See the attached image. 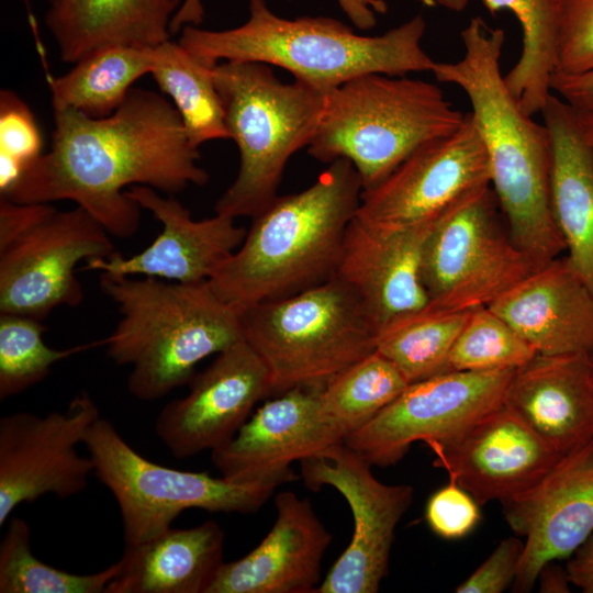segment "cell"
<instances>
[{
  "label": "cell",
  "instance_id": "6da1fadb",
  "mask_svg": "<svg viewBox=\"0 0 593 593\" xmlns=\"http://www.w3.org/2000/svg\"><path fill=\"white\" fill-rule=\"evenodd\" d=\"M53 113L49 150L1 197L18 203L72 201L111 236L128 238L141 221L128 186L174 195L209 181L177 110L154 91L133 88L105 118L69 108Z\"/></svg>",
  "mask_w": 593,
  "mask_h": 593
},
{
  "label": "cell",
  "instance_id": "7a4b0ae2",
  "mask_svg": "<svg viewBox=\"0 0 593 593\" xmlns=\"http://www.w3.org/2000/svg\"><path fill=\"white\" fill-rule=\"evenodd\" d=\"M460 35L462 57L454 63L436 61L432 72L468 97L507 231L539 268L564 250L550 201L549 131L524 111L505 83L501 71L504 31L474 16Z\"/></svg>",
  "mask_w": 593,
  "mask_h": 593
},
{
  "label": "cell",
  "instance_id": "3957f363",
  "mask_svg": "<svg viewBox=\"0 0 593 593\" xmlns=\"http://www.w3.org/2000/svg\"><path fill=\"white\" fill-rule=\"evenodd\" d=\"M361 193L353 164L337 159L309 188L277 197L251 217L240 246L208 280L211 289L242 312L329 280Z\"/></svg>",
  "mask_w": 593,
  "mask_h": 593
},
{
  "label": "cell",
  "instance_id": "277c9868",
  "mask_svg": "<svg viewBox=\"0 0 593 593\" xmlns=\"http://www.w3.org/2000/svg\"><path fill=\"white\" fill-rule=\"evenodd\" d=\"M425 30L426 21L417 14L381 35H361L333 18L286 19L265 0H248V18L239 26L213 31L187 25L178 42L206 65L235 60L278 66L327 94L368 74L432 71L436 61L422 46Z\"/></svg>",
  "mask_w": 593,
  "mask_h": 593
},
{
  "label": "cell",
  "instance_id": "5b68a950",
  "mask_svg": "<svg viewBox=\"0 0 593 593\" xmlns=\"http://www.w3.org/2000/svg\"><path fill=\"white\" fill-rule=\"evenodd\" d=\"M100 289L121 314L102 346L116 365L131 367L127 389L136 399L158 400L189 383L200 361L243 338L240 312L208 281L100 272Z\"/></svg>",
  "mask_w": 593,
  "mask_h": 593
},
{
  "label": "cell",
  "instance_id": "8992f818",
  "mask_svg": "<svg viewBox=\"0 0 593 593\" xmlns=\"http://www.w3.org/2000/svg\"><path fill=\"white\" fill-rule=\"evenodd\" d=\"M465 116L435 83L368 74L326 94L307 152L322 163H351L365 191L423 145L458 130Z\"/></svg>",
  "mask_w": 593,
  "mask_h": 593
},
{
  "label": "cell",
  "instance_id": "52a82bcc",
  "mask_svg": "<svg viewBox=\"0 0 593 593\" xmlns=\"http://www.w3.org/2000/svg\"><path fill=\"white\" fill-rule=\"evenodd\" d=\"M213 77L230 138L239 152L237 176L214 211L254 217L278 197L291 156L313 139L326 94L296 79L283 82L262 63L220 61Z\"/></svg>",
  "mask_w": 593,
  "mask_h": 593
},
{
  "label": "cell",
  "instance_id": "ba28073f",
  "mask_svg": "<svg viewBox=\"0 0 593 593\" xmlns=\"http://www.w3.org/2000/svg\"><path fill=\"white\" fill-rule=\"evenodd\" d=\"M243 338L266 365L271 393L323 388L376 349V329L355 292L336 276L240 312Z\"/></svg>",
  "mask_w": 593,
  "mask_h": 593
},
{
  "label": "cell",
  "instance_id": "9c48e42d",
  "mask_svg": "<svg viewBox=\"0 0 593 593\" xmlns=\"http://www.w3.org/2000/svg\"><path fill=\"white\" fill-rule=\"evenodd\" d=\"M83 445L93 463V474L118 503L125 547L158 536L190 508L211 513L256 512L278 486L298 480L292 471L236 482L158 465L138 454L103 417L88 429Z\"/></svg>",
  "mask_w": 593,
  "mask_h": 593
},
{
  "label": "cell",
  "instance_id": "30bf717a",
  "mask_svg": "<svg viewBox=\"0 0 593 593\" xmlns=\"http://www.w3.org/2000/svg\"><path fill=\"white\" fill-rule=\"evenodd\" d=\"M496 206L486 186L433 224L423 253L430 305L455 312L488 306L538 268L501 227Z\"/></svg>",
  "mask_w": 593,
  "mask_h": 593
},
{
  "label": "cell",
  "instance_id": "8fae6325",
  "mask_svg": "<svg viewBox=\"0 0 593 593\" xmlns=\"http://www.w3.org/2000/svg\"><path fill=\"white\" fill-rule=\"evenodd\" d=\"M304 484L329 485L348 503L354 533L315 593H376L388 573L398 523L413 499L409 484H385L344 441L300 461Z\"/></svg>",
  "mask_w": 593,
  "mask_h": 593
},
{
  "label": "cell",
  "instance_id": "7c38bea8",
  "mask_svg": "<svg viewBox=\"0 0 593 593\" xmlns=\"http://www.w3.org/2000/svg\"><path fill=\"white\" fill-rule=\"evenodd\" d=\"M515 370L447 371L413 383L344 443L371 466L396 463L415 441H443L504 404Z\"/></svg>",
  "mask_w": 593,
  "mask_h": 593
},
{
  "label": "cell",
  "instance_id": "4fadbf2b",
  "mask_svg": "<svg viewBox=\"0 0 593 593\" xmlns=\"http://www.w3.org/2000/svg\"><path fill=\"white\" fill-rule=\"evenodd\" d=\"M100 417L92 396L81 391L64 411L43 416L15 412L0 418V526L20 504L85 491L94 468L77 447Z\"/></svg>",
  "mask_w": 593,
  "mask_h": 593
},
{
  "label": "cell",
  "instance_id": "5bb4252c",
  "mask_svg": "<svg viewBox=\"0 0 593 593\" xmlns=\"http://www.w3.org/2000/svg\"><path fill=\"white\" fill-rule=\"evenodd\" d=\"M110 236L80 206L55 210L0 249V313L42 321L58 306H78L85 294L76 266L114 254Z\"/></svg>",
  "mask_w": 593,
  "mask_h": 593
},
{
  "label": "cell",
  "instance_id": "9a60e30c",
  "mask_svg": "<svg viewBox=\"0 0 593 593\" xmlns=\"http://www.w3.org/2000/svg\"><path fill=\"white\" fill-rule=\"evenodd\" d=\"M486 186V152L468 112L458 130L423 145L384 180L362 191L356 216L389 228L430 225Z\"/></svg>",
  "mask_w": 593,
  "mask_h": 593
},
{
  "label": "cell",
  "instance_id": "2e32d148",
  "mask_svg": "<svg viewBox=\"0 0 593 593\" xmlns=\"http://www.w3.org/2000/svg\"><path fill=\"white\" fill-rule=\"evenodd\" d=\"M188 384V393L167 403L154 425L159 440L177 459L226 445L255 404L271 393L269 371L244 338L216 354Z\"/></svg>",
  "mask_w": 593,
  "mask_h": 593
},
{
  "label": "cell",
  "instance_id": "e0dca14e",
  "mask_svg": "<svg viewBox=\"0 0 593 593\" xmlns=\"http://www.w3.org/2000/svg\"><path fill=\"white\" fill-rule=\"evenodd\" d=\"M502 505L511 528L526 539L513 591L529 592L546 563L569 558L593 532V440Z\"/></svg>",
  "mask_w": 593,
  "mask_h": 593
},
{
  "label": "cell",
  "instance_id": "ac0fdd59",
  "mask_svg": "<svg viewBox=\"0 0 593 593\" xmlns=\"http://www.w3.org/2000/svg\"><path fill=\"white\" fill-rule=\"evenodd\" d=\"M444 468L478 503L511 500L536 484L563 456L505 404L443 441L427 444Z\"/></svg>",
  "mask_w": 593,
  "mask_h": 593
},
{
  "label": "cell",
  "instance_id": "d6986e66",
  "mask_svg": "<svg viewBox=\"0 0 593 593\" xmlns=\"http://www.w3.org/2000/svg\"><path fill=\"white\" fill-rule=\"evenodd\" d=\"M126 193L161 224V232L133 256L115 251L108 258L86 261L83 269L180 283L204 282L240 246L247 233L227 215L215 213L194 220L174 195L150 187L133 186Z\"/></svg>",
  "mask_w": 593,
  "mask_h": 593
},
{
  "label": "cell",
  "instance_id": "ffe728a7",
  "mask_svg": "<svg viewBox=\"0 0 593 593\" xmlns=\"http://www.w3.org/2000/svg\"><path fill=\"white\" fill-rule=\"evenodd\" d=\"M322 388L295 387L266 402L224 446L211 451L222 477L248 482L292 472L291 463L343 443L323 412Z\"/></svg>",
  "mask_w": 593,
  "mask_h": 593
},
{
  "label": "cell",
  "instance_id": "44dd1931",
  "mask_svg": "<svg viewBox=\"0 0 593 593\" xmlns=\"http://www.w3.org/2000/svg\"><path fill=\"white\" fill-rule=\"evenodd\" d=\"M432 226L389 228L356 215L349 223L335 276L355 292L376 333L429 303L423 253Z\"/></svg>",
  "mask_w": 593,
  "mask_h": 593
},
{
  "label": "cell",
  "instance_id": "7402d4cb",
  "mask_svg": "<svg viewBox=\"0 0 593 593\" xmlns=\"http://www.w3.org/2000/svg\"><path fill=\"white\" fill-rule=\"evenodd\" d=\"M275 506L266 537L240 559L224 561L208 593H315L332 535L307 499L282 491Z\"/></svg>",
  "mask_w": 593,
  "mask_h": 593
},
{
  "label": "cell",
  "instance_id": "603a6c76",
  "mask_svg": "<svg viewBox=\"0 0 593 593\" xmlns=\"http://www.w3.org/2000/svg\"><path fill=\"white\" fill-rule=\"evenodd\" d=\"M488 307L538 355L593 356V290L567 257L537 268Z\"/></svg>",
  "mask_w": 593,
  "mask_h": 593
},
{
  "label": "cell",
  "instance_id": "cb8c5ba5",
  "mask_svg": "<svg viewBox=\"0 0 593 593\" xmlns=\"http://www.w3.org/2000/svg\"><path fill=\"white\" fill-rule=\"evenodd\" d=\"M504 404L561 456L593 440L589 355H536L515 370Z\"/></svg>",
  "mask_w": 593,
  "mask_h": 593
},
{
  "label": "cell",
  "instance_id": "d4e9b609",
  "mask_svg": "<svg viewBox=\"0 0 593 593\" xmlns=\"http://www.w3.org/2000/svg\"><path fill=\"white\" fill-rule=\"evenodd\" d=\"M540 113L551 138L553 219L566 257L593 290V155L571 104L551 93Z\"/></svg>",
  "mask_w": 593,
  "mask_h": 593
},
{
  "label": "cell",
  "instance_id": "484cf974",
  "mask_svg": "<svg viewBox=\"0 0 593 593\" xmlns=\"http://www.w3.org/2000/svg\"><path fill=\"white\" fill-rule=\"evenodd\" d=\"M225 534L214 521L168 528L125 547L105 593H208L224 563Z\"/></svg>",
  "mask_w": 593,
  "mask_h": 593
},
{
  "label": "cell",
  "instance_id": "4316f807",
  "mask_svg": "<svg viewBox=\"0 0 593 593\" xmlns=\"http://www.w3.org/2000/svg\"><path fill=\"white\" fill-rule=\"evenodd\" d=\"M182 0H49L45 25L61 60L75 64L108 45L154 47L171 37Z\"/></svg>",
  "mask_w": 593,
  "mask_h": 593
},
{
  "label": "cell",
  "instance_id": "83f0119b",
  "mask_svg": "<svg viewBox=\"0 0 593 593\" xmlns=\"http://www.w3.org/2000/svg\"><path fill=\"white\" fill-rule=\"evenodd\" d=\"M154 47L103 46L77 60L67 72L47 75L53 109L69 108L94 119L112 114L133 83L150 74Z\"/></svg>",
  "mask_w": 593,
  "mask_h": 593
},
{
  "label": "cell",
  "instance_id": "f1b7e54d",
  "mask_svg": "<svg viewBox=\"0 0 593 593\" xmlns=\"http://www.w3.org/2000/svg\"><path fill=\"white\" fill-rule=\"evenodd\" d=\"M492 14L512 12L523 33L522 53L504 80L529 115L540 113L552 93L562 0H481Z\"/></svg>",
  "mask_w": 593,
  "mask_h": 593
},
{
  "label": "cell",
  "instance_id": "f546056e",
  "mask_svg": "<svg viewBox=\"0 0 593 593\" xmlns=\"http://www.w3.org/2000/svg\"><path fill=\"white\" fill-rule=\"evenodd\" d=\"M213 68L178 41L169 40L154 47L150 75L170 98L189 141L197 148L209 141L230 138Z\"/></svg>",
  "mask_w": 593,
  "mask_h": 593
},
{
  "label": "cell",
  "instance_id": "4dcf8cb0",
  "mask_svg": "<svg viewBox=\"0 0 593 593\" xmlns=\"http://www.w3.org/2000/svg\"><path fill=\"white\" fill-rule=\"evenodd\" d=\"M471 311L455 312L429 303L388 323L376 335V350L413 383L448 371V358Z\"/></svg>",
  "mask_w": 593,
  "mask_h": 593
},
{
  "label": "cell",
  "instance_id": "1f68e13d",
  "mask_svg": "<svg viewBox=\"0 0 593 593\" xmlns=\"http://www.w3.org/2000/svg\"><path fill=\"white\" fill-rule=\"evenodd\" d=\"M409 384L400 370L374 349L322 388V410L346 437L376 417Z\"/></svg>",
  "mask_w": 593,
  "mask_h": 593
},
{
  "label": "cell",
  "instance_id": "d6a6232c",
  "mask_svg": "<svg viewBox=\"0 0 593 593\" xmlns=\"http://www.w3.org/2000/svg\"><path fill=\"white\" fill-rule=\"evenodd\" d=\"M31 527L12 517L0 542V593H105L120 560L90 574H75L38 560L32 551Z\"/></svg>",
  "mask_w": 593,
  "mask_h": 593
},
{
  "label": "cell",
  "instance_id": "836d02e7",
  "mask_svg": "<svg viewBox=\"0 0 593 593\" xmlns=\"http://www.w3.org/2000/svg\"><path fill=\"white\" fill-rule=\"evenodd\" d=\"M40 320L0 313V400L15 396L43 381L52 367L76 354L102 346L94 340L56 349L44 340Z\"/></svg>",
  "mask_w": 593,
  "mask_h": 593
},
{
  "label": "cell",
  "instance_id": "e575fe53",
  "mask_svg": "<svg viewBox=\"0 0 593 593\" xmlns=\"http://www.w3.org/2000/svg\"><path fill=\"white\" fill-rule=\"evenodd\" d=\"M536 350L490 307L470 312L448 358V371L517 370Z\"/></svg>",
  "mask_w": 593,
  "mask_h": 593
},
{
  "label": "cell",
  "instance_id": "d590c367",
  "mask_svg": "<svg viewBox=\"0 0 593 593\" xmlns=\"http://www.w3.org/2000/svg\"><path fill=\"white\" fill-rule=\"evenodd\" d=\"M42 135L27 104L13 91L0 92V194H5L42 153Z\"/></svg>",
  "mask_w": 593,
  "mask_h": 593
},
{
  "label": "cell",
  "instance_id": "8d00e7d4",
  "mask_svg": "<svg viewBox=\"0 0 593 593\" xmlns=\"http://www.w3.org/2000/svg\"><path fill=\"white\" fill-rule=\"evenodd\" d=\"M593 71V0H562L556 71Z\"/></svg>",
  "mask_w": 593,
  "mask_h": 593
},
{
  "label": "cell",
  "instance_id": "74e56055",
  "mask_svg": "<svg viewBox=\"0 0 593 593\" xmlns=\"http://www.w3.org/2000/svg\"><path fill=\"white\" fill-rule=\"evenodd\" d=\"M425 517L430 529L446 539L469 534L480 519L479 503L452 478L428 500Z\"/></svg>",
  "mask_w": 593,
  "mask_h": 593
},
{
  "label": "cell",
  "instance_id": "f35d334b",
  "mask_svg": "<svg viewBox=\"0 0 593 593\" xmlns=\"http://www.w3.org/2000/svg\"><path fill=\"white\" fill-rule=\"evenodd\" d=\"M524 550L517 537L503 539L470 577L457 588V593H501L515 579Z\"/></svg>",
  "mask_w": 593,
  "mask_h": 593
},
{
  "label": "cell",
  "instance_id": "ab89813d",
  "mask_svg": "<svg viewBox=\"0 0 593 593\" xmlns=\"http://www.w3.org/2000/svg\"><path fill=\"white\" fill-rule=\"evenodd\" d=\"M348 19L360 30H370L377 24V14L387 12L383 0H336ZM204 18L201 0H182L171 24V35L179 33L187 25L199 26Z\"/></svg>",
  "mask_w": 593,
  "mask_h": 593
},
{
  "label": "cell",
  "instance_id": "60d3db41",
  "mask_svg": "<svg viewBox=\"0 0 593 593\" xmlns=\"http://www.w3.org/2000/svg\"><path fill=\"white\" fill-rule=\"evenodd\" d=\"M56 209L49 203H18L0 198V249L5 248Z\"/></svg>",
  "mask_w": 593,
  "mask_h": 593
},
{
  "label": "cell",
  "instance_id": "b9f144b4",
  "mask_svg": "<svg viewBox=\"0 0 593 593\" xmlns=\"http://www.w3.org/2000/svg\"><path fill=\"white\" fill-rule=\"evenodd\" d=\"M551 91L571 105L593 103V71L582 75H562L551 77Z\"/></svg>",
  "mask_w": 593,
  "mask_h": 593
},
{
  "label": "cell",
  "instance_id": "7bdbcfd3",
  "mask_svg": "<svg viewBox=\"0 0 593 593\" xmlns=\"http://www.w3.org/2000/svg\"><path fill=\"white\" fill-rule=\"evenodd\" d=\"M566 570L571 584L593 593V532L569 557Z\"/></svg>",
  "mask_w": 593,
  "mask_h": 593
},
{
  "label": "cell",
  "instance_id": "ee69618b",
  "mask_svg": "<svg viewBox=\"0 0 593 593\" xmlns=\"http://www.w3.org/2000/svg\"><path fill=\"white\" fill-rule=\"evenodd\" d=\"M539 580V591L544 593H568L570 592V580L567 570L555 561L546 563L537 577Z\"/></svg>",
  "mask_w": 593,
  "mask_h": 593
},
{
  "label": "cell",
  "instance_id": "f6af8a7d",
  "mask_svg": "<svg viewBox=\"0 0 593 593\" xmlns=\"http://www.w3.org/2000/svg\"><path fill=\"white\" fill-rule=\"evenodd\" d=\"M579 122L583 138L593 155V103L572 105Z\"/></svg>",
  "mask_w": 593,
  "mask_h": 593
},
{
  "label": "cell",
  "instance_id": "bcb514c9",
  "mask_svg": "<svg viewBox=\"0 0 593 593\" xmlns=\"http://www.w3.org/2000/svg\"><path fill=\"white\" fill-rule=\"evenodd\" d=\"M443 8L452 12H461L468 5L469 0H435Z\"/></svg>",
  "mask_w": 593,
  "mask_h": 593
},
{
  "label": "cell",
  "instance_id": "7dc6e473",
  "mask_svg": "<svg viewBox=\"0 0 593 593\" xmlns=\"http://www.w3.org/2000/svg\"><path fill=\"white\" fill-rule=\"evenodd\" d=\"M591 358H592V362H593V356Z\"/></svg>",
  "mask_w": 593,
  "mask_h": 593
}]
</instances>
